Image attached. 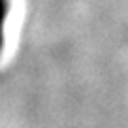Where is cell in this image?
<instances>
[{
  "label": "cell",
  "instance_id": "1",
  "mask_svg": "<svg viewBox=\"0 0 128 128\" xmlns=\"http://www.w3.org/2000/svg\"><path fill=\"white\" fill-rule=\"evenodd\" d=\"M8 15H10V0H0V53H2V49H4Z\"/></svg>",
  "mask_w": 128,
  "mask_h": 128
}]
</instances>
